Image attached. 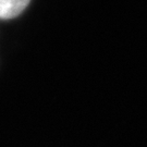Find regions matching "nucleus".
Wrapping results in <instances>:
<instances>
[{"label": "nucleus", "mask_w": 147, "mask_h": 147, "mask_svg": "<svg viewBox=\"0 0 147 147\" xmlns=\"http://www.w3.org/2000/svg\"><path fill=\"white\" fill-rule=\"evenodd\" d=\"M31 0H0V18L12 19L26 8Z\"/></svg>", "instance_id": "nucleus-1"}]
</instances>
